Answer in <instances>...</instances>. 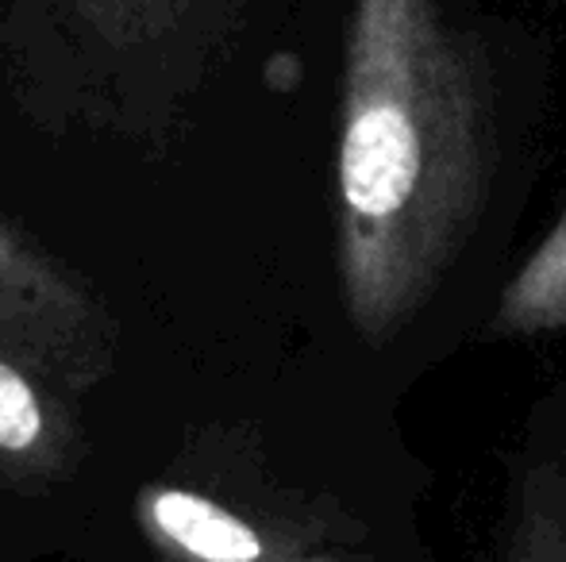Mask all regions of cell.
Returning a JSON list of instances; mask_svg holds the SVG:
<instances>
[{"instance_id": "cell-4", "label": "cell", "mask_w": 566, "mask_h": 562, "mask_svg": "<svg viewBox=\"0 0 566 562\" xmlns=\"http://www.w3.org/2000/svg\"><path fill=\"white\" fill-rule=\"evenodd\" d=\"M566 331V204L552 232L501 293L493 336L528 339Z\"/></svg>"}, {"instance_id": "cell-3", "label": "cell", "mask_w": 566, "mask_h": 562, "mask_svg": "<svg viewBox=\"0 0 566 562\" xmlns=\"http://www.w3.org/2000/svg\"><path fill=\"white\" fill-rule=\"evenodd\" d=\"M150 528L189 562H262L266 543L247 520L228 512L212 497L189 489H150L143 497Z\"/></svg>"}, {"instance_id": "cell-6", "label": "cell", "mask_w": 566, "mask_h": 562, "mask_svg": "<svg viewBox=\"0 0 566 562\" xmlns=\"http://www.w3.org/2000/svg\"><path fill=\"white\" fill-rule=\"evenodd\" d=\"M505 562H566V501L547 481H528Z\"/></svg>"}, {"instance_id": "cell-2", "label": "cell", "mask_w": 566, "mask_h": 562, "mask_svg": "<svg viewBox=\"0 0 566 562\" xmlns=\"http://www.w3.org/2000/svg\"><path fill=\"white\" fill-rule=\"evenodd\" d=\"M0 351L85 390L108 370L116 336L85 285L31 235L0 220Z\"/></svg>"}, {"instance_id": "cell-1", "label": "cell", "mask_w": 566, "mask_h": 562, "mask_svg": "<svg viewBox=\"0 0 566 562\" xmlns=\"http://www.w3.org/2000/svg\"><path fill=\"white\" fill-rule=\"evenodd\" d=\"M490 166L482 62L448 0H350L336 220L358 336L386 343L428 305L470 240Z\"/></svg>"}, {"instance_id": "cell-5", "label": "cell", "mask_w": 566, "mask_h": 562, "mask_svg": "<svg viewBox=\"0 0 566 562\" xmlns=\"http://www.w3.org/2000/svg\"><path fill=\"white\" fill-rule=\"evenodd\" d=\"M39 382H51V378L0 351V450L12 458L54 450V409Z\"/></svg>"}]
</instances>
